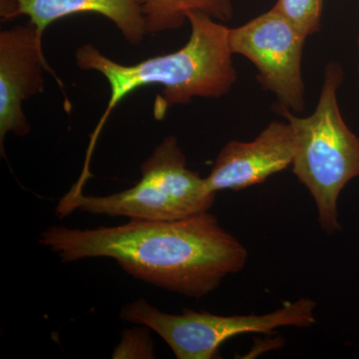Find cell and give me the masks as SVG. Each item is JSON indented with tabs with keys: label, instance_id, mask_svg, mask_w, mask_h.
Returning <instances> with one entry per match:
<instances>
[{
	"label": "cell",
	"instance_id": "6da1fadb",
	"mask_svg": "<svg viewBox=\"0 0 359 359\" xmlns=\"http://www.w3.org/2000/svg\"><path fill=\"white\" fill-rule=\"evenodd\" d=\"M39 243L63 263L109 257L137 280L197 299L242 271L248 259L244 245L209 212L85 230L52 226Z\"/></svg>",
	"mask_w": 359,
	"mask_h": 359
},
{
	"label": "cell",
	"instance_id": "7a4b0ae2",
	"mask_svg": "<svg viewBox=\"0 0 359 359\" xmlns=\"http://www.w3.org/2000/svg\"><path fill=\"white\" fill-rule=\"evenodd\" d=\"M191 35L179 50L156 56L138 65H123L103 55L93 44L79 47L75 61L80 69L102 74L111 95L105 112L91 135L86 168L94 146L112 111L135 90L160 85L163 91L156 99V119H163L175 105H186L195 97L219 99L228 94L238 79L233 55L229 43V30L223 23L197 11L187 13Z\"/></svg>",
	"mask_w": 359,
	"mask_h": 359
},
{
	"label": "cell",
	"instance_id": "3957f363",
	"mask_svg": "<svg viewBox=\"0 0 359 359\" xmlns=\"http://www.w3.org/2000/svg\"><path fill=\"white\" fill-rule=\"evenodd\" d=\"M344 75L339 63H328L318 105L309 117L275 106L297 138L292 173L313 196L318 223L328 235L341 229L337 211L340 193L349 181L359 178V138L347 126L337 102Z\"/></svg>",
	"mask_w": 359,
	"mask_h": 359
},
{
	"label": "cell",
	"instance_id": "277c9868",
	"mask_svg": "<svg viewBox=\"0 0 359 359\" xmlns=\"http://www.w3.org/2000/svg\"><path fill=\"white\" fill-rule=\"evenodd\" d=\"M142 178L128 190L108 196H86L73 186L60 200L59 218L75 210L94 215L127 217L143 221H173L209 212L216 193L205 178L187 167V160L175 136H168L141 165Z\"/></svg>",
	"mask_w": 359,
	"mask_h": 359
},
{
	"label": "cell",
	"instance_id": "5b68a950",
	"mask_svg": "<svg viewBox=\"0 0 359 359\" xmlns=\"http://www.w3.org/2000/svg\"><path fill=\"white\" fill-rule=\"evenodd\" d=\"M316 302L302 297L261 316H218L189 309L170 314L139 299L123 306L120 318L155 332L178 359H212L218 358L224 342L236 335L269 334L283 327H311L316 321Z\"/></svg>",
	"mask_w": 359,
	"mask_h": 359
},
{
	"label": "cell",
	"instance_id": "8992f818",
	"mask_svg": "<svg viewBox=\"0 0 359 359\" xmlns=\"http://www.w3.org/2000/svg\"><path fill=\"white\" fill-rule=\"evenodd\" d=\"M308 37L282 13L271 7L249 22L229 30L233 54L245 56L256 66L257 80L292 112L304 110L302 62Z\"/></svg>",
	"mask_w": 359,
	"mask_h": 359
},
{
	"label": "cell",
	"instance_id": "52a82bcc",
	"mask_svg": "<svg viewBox=\"0 0 359 359\" xmlns=\"http://www.w3.org/2000/svg\"><path fill=\"white\" fill-rule=\"evenodd\" d=\"M43 70L63 83L47 63L43 39L33 23L0 32V147L6 135L25 137L30 125L22 110L26 99L44 91Z\"/></svg>",
	"mask_w": 359,
	"mask_h": 359
},
{
	"label": "cell",
	"instance_id": "ba28073f",
	"mask_svg": "<svg viewBox=\"0 0 359 359\" xmlns=\"http://www.w3.org/2000/svg\"><path fill=\"white\" fill-rule=\"evenodd\" d=\"M297 152V138L289 122L273 121L255 140L229 142L217 157L207 188L241 191L264 183L269 177L287 169Z\"/></svg>",
	"mask_w": 359,
	"mask_h": 359
},
{
	"label": "cell",
	"instance_id": "9c48e42d",
	"mask_svg": "<svg viewBox=\"0 0 359 359\" xmlns=\"http://www.w3.org/2000/svg\"><path fill=\"white\" fill-rule=\"evenodd\" d=\"M14 18L27 15L43 39L46 28L72 14H100L112 21L128 43L138 45L147 34L138 0H14Z\"/></svg>",
	"mask_w": 359,
	"mask_h": 359
},
{
	"label": "cell",
	"instance_id": "30bf717a",
	"mask_svg": "<svg viewBox=\"0 0 359 359\" xmlns=\"http://www.w3.org/2000/svg\"><path fill=\"white\" fill-rule=\"evenodd\" d=\"M145 20L147 34L156 35L179 29L187 20V13L197 11L219 22H228L233 16L231 0H138Z\"/></svg>",
	"mask_w": 359,
	"mask_h": 359
},
{
	"label": "cell",
	"instance_id": "8fae6325",
	"mask_svg": "<svg viewBox=\"0 0 359 359\" xmlns=\"http://www.w3.org/2000/svg\"><path fill=\"white\" fill-rule=\"evenodd\" d=\"M323 4L325 0H276L273 7L309 37L320 30Z\"/></svg>",
	"mask_w": 359,
	"mask_h": 359
},
{
	"label": "cell",
	"instance_id": "7c38bea8",
	"mask_svg": "<svg viewBox=\"0 0 359 359\" xmlns=\"http://www.w3.org/2000/svg\"><path fill=\"white\" fill-rule=\"evenodd\" d=\"M148 330L130 328L124 330L121 344L116 347L112 358H154V348Z\"/></svg>",
	"mask_w": 359,
	"mask_h": 359
},
{
	"label": "cell",
	"instance_id": "4fadbf2b",
	"mask_svg": "<svg viewBox=\"0 0 359 359\" xmlns=\"http://www.w3.org/2000/svg\"><path fill=\"white\" fill-rule=\"evenodd\" d=\"M358 54H359V37L358 39ZM358 74H359V65H358Z\"/></svg>",
	"mask_w": 359,
	"mask_h": 359
}]
</instances>
